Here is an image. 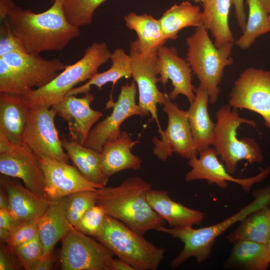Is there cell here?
<instances>
[{
    "mask_svg": "<svg viewBox=\"0 0 270 270\" xmlns=\"http://www.w3.org/2000/svg\"><path fill=\"white\" fill-rule=\"evenodd\" d=\"M4 22L32 54L62 50L80 36V28L70 24L65 15L63 0H53L52 6L40 13L15 6Z\"/></svg>",
    "mask_w": 270,
    "mask_h": 270,
    "instance_id": "cell-1",
    "label": "cell"
},
{
    "mask_svg": "<svg viewBox=\"0 0 270 270\" xmlns=\"http://www.w3.org/2000/svg\"><path fill=\"white\" fill-rule=\"evenodd\" d=\"M151 189V184L142 178L130 176L118 186L98 188L96 204L108 215L140 234L150 230L158 231L165 227L166 221L147 200V194Z\"/></svg>",
    "mask_w": 270,
    "mask_h": 270,
    "instance_id": "cell-2",
    "label": "cell"
},
{
    "mask_svg": "<svg viewBox=\"0 0 270 270\" xmlns=\"http://www.w3.org/2000/svg\"><path fill=\"white\" fill-rule=\"evenodd\" d=\"M254 200L236 214L216 224L199 228L192 226L162 228L158 232L166 233L178 238L184 244L180 252L170 262L176 268L188 258L194 257L198 263L210 256L212 246L216 239L234 224L241 221L252 212L270 204V186L254 192Z\"/></svg>",
    "mask_w": 270,
    "mask_h": 270,
    "instance_id": "cell-3",
    "label": "cell"
},
{
    "mask_svg": "<svg viewBox=\"0 0 270 270\" xmlns=\"http://www.w3.org/2000/svg\"><path fill=\"white\" fill-rule=\"evenodd\" d=\"M94 238L134 270H156L164 258V248L108 215Z\"/></svg>",
    "mask_w": 270,
    "mask_h": 270,
    "instance_id": "cell-4",
    "label": "cell"
},
{
    "mask_svg": "<svg viewBox=\"0 0 270 270\" xmlns=\"http://www.w3.org/2000/svg\"><path fill=\"white\" fill-rule=\"evenodd\" d=\"M106 43L95 42L85 50L82 57L65 68L44 86L33 90L22 97L28 106L48 108L60 101L78 84L89 80L111 56Z\"/></svg>",
    "mask_w": 270,
    "mask_h": 270,
    "instance_id": "cell-5",
    "label": "cell"
},
{
    "mask_svg": "<svg viewBox=\"0 0 270 270\" xmlns=\"http://www.w3.org/2000/svg\"><path fill=\"white\" fill-rule=\"evenodd\" d=\"M204 26L196 27L186 39L188 46L186 60L200 84L207 90L209 102L215 104L220 92L219 84L226 66L231 65L234 44L216 47Z\"/></svg>",
    "mask_w": 270,
    "mask_h": 270,
    "instance_id": "cell-6",
    "label": "cell"
},
{
    "mask_svg": "<svg viewBox=\"0 0 270 270\" xmlns=\"http://www.w3.org/2000/svg\"><path fill=\"white\" fill-rule=\"evenodd\" d=\"M238 109L233 108L232 110L229 104L218 109L213 144L218 156L231 174L236 172L239 161L246 160L253 164L263 160L260 148L254 139L237 138V130L241 124H246L256 128L254 121L240 116Z\"/></svg>",
    "mask_w": 270,
    "mask_h": 270,
    "instance_id": "cell-7",
    "label": "cell"
},
{
    "mask_svg": "<svg viewBox=\"0 0 270 270\" xmlns=\"http://www.w3.org/2000/svg\"><path fill=\"white\" fill-rule=\"evenodd\" d=\"M56 115L52 108L30 106L23 145L39 159L46 158L68 164V156L55 126Z\"/></svg>",
    "mask_w": 270,
    "mask_h": 270,
    "instance_id": "cell-8",
    "label": "cell"
},
{
    "mask_svg": "<svg viewBox=\"0 0 270 270\" xmlns=\"http://www.w3.org/2000/svg\"><path fill=\"white\" fill-rule=\"evenodd\" d=\"M0 58L11 66L12 88L16 95L21 96L46 85L66 67L58 58L46 60L28 52H13Z\"/></svg>",
    "mask_w": 270,
    "mask_h": 270,
    "instance_id": "cell-9",
    "label": "cell"
},
{
    "mask_svg": "<svg viewBox=\"0 0 270 270\" xmlns=\"http://www.w3.org/2000/svg\"><path fill=\"white\" fill-rule=\"evenodd\" d=\"M62 242V270H112L114 254L98 240L72 226Z\"/></svg>",
    "mask_w": 270,
    "mask_h": 270,
    "instance_id": "cell-10",
    "label": "cell"
},
{
    "mask_svg": "<svg viewBox=\"0 0 270 270\" xmlns=\"http://www.w3.org/2000/svg\"><path fill=\"white\" fill-rule=\"evenodd\" d=\"M157 50L144 52L136 40L130 42V56L132 60V78L136 83L139 94L138 105L144 116L151 115L158 126V132L162 130L157 114V105H163L168 96L160 91L157 83L156 68Z\"/></svg>",
    "mask_w": 270,
    "mask_h": 270,
    "instance_id": "cell-11",
    "label": "cell"
},
{
    "mask_svg": "<svg viewBox=\"0 0 270 270\" xmlns=\"http://www.w3.org/2000/svg\"><path fill=\"white\" fill-rule=\"evenodd\" d=\"M162 110L168 118L167 127L158 133L160 138L154 136L152 142L154 144L153 152L158 158L166 161L173 152L190 160L197 156L198 152L194 142L189 123L187 111L180 109L166 96Z\"/></svg>",
    "mask_w": 270,
    "mask_h": 270,
    "instance_id": "cell-12",
    "label": "cell"
},
{
    "mask_svg": "<svg viewBox=\"0 0 270 270\" xmlns=\"http://www.w3.org/2000/svg\"><path fill=\"white\" fill-rule=\"evenodd\" d=\"M228 103L232 108L258 114L270 128V71L254 68L244 70L229 94Z\"/></svg>",
    "mask_w": 270,
    "mask_h": 270,
    "instance_id": "cell-13",
    "label": "cell"
},
{
    "mask_svg": "<svg viewBox=\"0 0 270 270\" xmlns=\"http://www.w3.org/2000/svg\"><path fill=\"white\" fill-rule=\"evenodd\" d=\"M136 83L133 80L121 86L116 102H114L110 96L106 106L112 108V114L92 128L84 146L101 152L106 142L120 136V127L125 120L133 116H144L136 102Z\"/></svg>",
    "mask_w": 270,
    "mask_h": 270,
    "instance_id": "cell-14",
    "label": "cell"
},
{
    "mask_svg": "<svg viewBox=\"0 0 270 270\" xmlns=\"http://www.w3.org/2000/svg\"><path fill=\"white\" fill-rule=\"evenodd\" d=\"M198 154V158L194 156L188 160L191 170L185 176L186 182L205 180L222 188L227 187V182H231L236 183L244 192H248L254 184L262 182L270 174V167H268L254 176L236 178L228 173L224 165L220 162L214 148L209 147Z\"/></svg>",
    "mask_w": 270,
    "mask_h": 270,
    "instance_id": "cell-15",
    "label": "cell"
},
{
    "mask_svg": "<svg viewBox=\"0 0 270 270\" xmlns=\"http://www.w3.org/2000/svg\"><path fill=\"white\" fill-rule=\"evenodd\" d=\"M39 160L44 175L45 196L50 200L104 188L88 180L75 166L46 158Z\"/></svg>",
    "mask_w": 270,
    "mask_h": 270,
    "instance_id": "cell-16",
    "label": "cell"
},
{
    "mask_svg": "<svg viewBox=\"0 0 270 270\" xmlns=\"http://www.w3.org/2000/svg\"><path fill=\"white\" fill-rule=\"evenodd\" d=\"M0 172L22 180L26 188L45 196L44 175L40 160L24 145L12 144L0 153Z\"/></svg>",
    "mask_w": 270,
    "mask_h": 270,
    "instance_id": "cell-17",
    "label": "cell"
},
{
    "mask_svg": "<svg viewBox=\"0 0 270 270\" xmlns=\"http://www.w3.org/2000/svg\"><path fill=\"white\" fill-rule=\"evenodd\" d=\"M94 100L90 92L82 98L66 96L52 106L56 114L68 122L70 140L84 145L92 126L102 116V112L90 108Z\"/></svg>",
    "mask_w": 270,
    "mask_h": 270,
    "instance_id": "cell-18",
    "label": "cell"
},
{
    "mask_svg": "<svg viewBox=\"0 0 270 270\" xmlns=\"http://www.w3.org/2000/svg\"><path fill=\"white\" fill-rule=\"evenodd\" d=\"M156 68L160 82L163 85L170 80L173 89L168 94L172 100L180 94L185 96L190 104L195 98V88L192 84V70L187 61L180 57L174 46L164 45L158 48Z\"/></svg>",
    "mask_w": 270,
    "mask_h": 270,
    "instance_id": "cell-19",
    "label": "cell"
},
{
    "mask_svg": "<svg viewBox=\"0 0 270 270\" xmlns=\"http://www.w3.org/2000/svg\"><path fill=\"white\" fill-rule=\"evenodd\" d=\"M1 186L6 191L8 199V210L19 222L40 218L47 208L50 201L19 182L2 175Z\"/></svg>",
    "mask_w": 270,
    "mask_h": 270,
    "instance_id": "cell-20",
    "label": "cell"
},
{
    "mask_svg": "<svg viewBox=\"0 0 270 270\" xmlns=\"http://www.w3.org/2000/svg\"><path fill=\"white\" fill-rule=\"evenodd\" d=\"M29 108L22 96L0 92V134L13 145L23 144Z\"/></svg>",
    "mask_w": 270,
    "mask_h": 270,
    "instance_id": "cell-21",
    "label": "cell"
},
{
    "mask_svg": "<svg viewBox=\"0 0 270 270\" xmlns=\"http://www.w3.org/2000/svg\"><path fill=\"white\" fill-rule=\"evenodd\" d=\"M138 142V140L133 141L128 133L123 131L118 138L104 146L100 152V165L107 178L124 170L141 168L142 160L132 152V148Z\"/></svg>",
    "mask_w": 270,
    "mask_h": 270,
    "instance_id": "cell-22",
    "label": "cell"
},
{
    "mask_svg": "<svg viewBox=\"0 0 270 270\" xmlns=\"http://www.w3.org/2000/svg\"><path fill=\"white\" fill-rule=\"evenodd\" d=\"M146 198L152 209L172 228L199 224L205 216L202 212L174 201L166 191L152 188L148 192Z\"/></svg>",
    "mask_w": 270,
    "mask_h": 270,
    "instance_id": "cell-23",
    "label": "cell"
},
{
    "mask_svg": "<svg viewBox=\"0 0 270 270\" xmlns=\"http://www.w3.org/2000/svg\"><path fill=\"white\" fill-rule=\"evenodd\" d=\"M194 93V100L186 111L195 146L199 152L213 146L216 124L208 113L207 90L199 84L195 88Z\"/></svg>",
    "mask_w": 270,
    "mask_h": 270,
    "instance_id": "cell-24",
    "label": "cell"
},
{
    "mask_svg": "<svg viewBox=\"0 0 270 270\" xmlns=\"http://www.w3.org/2000/svg\"><path fill=\"white\" fill-rule=\"evenodd\" d=\"M65 197L50 202L38 224V235L42 244L43 257L51 253L57 244L66 234L72 226L65 212Z\"/></svg>",
    "mask_w": 270,
    "mask_h": 270,
    "instance_id": "cell-25",
    "label": "cell"
},
{
    "mask_svg": "<svg viewBox=\"0 0 270 270\" xmlns=\"http://www.w3.org/2000/svg\"><path fill=\"white\" fill-rule=\"evenodd\" d=\"M230 0H208L203 6V25L214 38V44L220 48L234 44L235 40L228 24Z\"/></svg>",
    "mask_w": 270,
    "mask_h": 270,
    "instance_id": "cell-26",
    "label": "cell"
},
{
    "mask_svg": "<svg viewBox=\"0 0 270 270\" xmlns=\"http://www.w3.org/2000/svg\"><path fill=\"white\" fill-rule=\"evenodd\" d=\"M63 148L69 158L90 182L102 187L108 181L103 174L100 165V152L76 142L62 140Z\"/></svg>",
    "mask_w": 270,
    "mask_h": 270,
    "instance_id": "cell-27",
    "label": "cell"
},
{
    "mask_svg": "<svg viewBox=\"0 0 270 270\" xmlns=\"http://www.w3.org/2000/svg\"><path fill=\"white\" fill-rule=\"evenodd\" d=\"M270 262L266 244L243 240L234 243L225 267L247 270H265L270 266Z\"/></svg>",
    "mask_w": 270,
    "mask_h": 270,
    "instance_id": "cell-28",
    "label": "cell"
},
{
    "mask_svg": "<svg viewBox=\"0 0 270 270\" xmlns=\"http://www.w3.org/2000/svg\"><path fill=\"white\" fill-rule=\"evenodd\" d=\"M158 20L168 40L176 39L178 32L184 28L203 25L202 12L200 8L188 0L172 6Z\"/></svg>",
    "mask_w": 270,
    "mask_h": 270,
    "instance_id": "cell-29",
    "label": "cell"
},
{
    "mask_svg": "<svg viewBox=\"0 0 270 270\" xmlns=\"http://www.w3.org/2000/svg\"><path fill=\"white\" fill-rule=\"evenodd\" d=\"M110 59L112 64L108 70L102 72H96L86 83L72 89L66 96H76L78 94L90 92L92 86L100 90L104 84L110 82H112L114 87L120 78L132 77L131 58L122 48H118L112 52Z\"/></svg>",
    "mask_w": 270,
    "mask_h": 270,
    "instance_id": "cell-30",
    "label": "cell"
},
{
    "mask_svg": "<svg viewBox=\"0 0 270 270\" xmlns=\"http://www.w3.org/2000/svg\"><path fill=\"white\" fill-rule=\"evenodd\" d=\"M126 27L137 34V41L144 52L157 50L168 40L158 19L147 14H138L130 12L124 17Z\"/></svg>",
    "mask_w": 270,
    "mask_h": 270,
    "instance_id": "cell-31",
    "label": "cell"
},
{
    "mask_svg": "<svg viewBox=\"0 0 270 270\" xmlns=\"http://www.w3.org/2000/svg\"><path fill=\"white\" fill-rule=\"evenodd\" d=\"M227 237L234 244L239 240H250L266 244L270 237V207L268 206L250 214Z\"/></svg>",
    "mask_w": 270,
    "mask_h": 270,
    "instance_id": "cell-32",
    "label": "cell"
},
{
    "mask_svg": "<svg viewBox=\"0 0 270 270\" xmlns=\"http://www.w3.org/2000/svg\"><path fill=\"white\" fill-rule=\"evenodd\" d=\"M248 15L242 34L235 44L242 50L248 48L259 36L270 32L268 14L259 0H246Z\"/></svg>",
    "mask_w": 270,
    "mask_h": 270,
    "instance_id": "cell-33",
    "label": "cell"
},
{
    "mask_svg": "<svg viewBox=\"0 0 270 270\" xmlns=\"http://www.w3.org/2000/svg\"><path fill=\"white\" fill-rule=\"evenodd\" d=\"M107 0H63L65 15L70 24L80 27L90 24L95 11Z\"/></svg>",
    "mask_w": 270,
    "mask_h": 270,
    "instance_id": "cell-34",
    "label": "cell"
},
{
    "mask_svg": "<svg viewBox=\"0 0 270 270\" xmlns=\"http://www.w3.org/2000/svg\"><path fill=\"white\" fill-rule=\"evenodd\" d=\"M97 197L98 189L80 191L65 196L66 214L73 226L90 208L96 204Z\"/></svg>",
    "mask_w": 270,
    "mask_h": 270,
    "instance_id": "cell-35",
    "label": "cell"
},
{
    "mask_svg": "<svg viewBox=\"0 0 270 270\" xmlns=\"http://www.w3.org/2000/svg\"><path fill=\"white\" fill-rule=\"evenodd\" d=\"M17 259L26 270H34L44 256V249L38 234L32 240L13 250Z\"/></svg>",
    "mask_w": 270,
    "mask_h": 270,
    "instance_id": "cell-36",
    "label": "cell"
},
{
    "mask_svg": "<svg viewBox=\"0 0 270 270\" xmlns=\"http://www.w3.org/2000/svg\"><path fill=\"white\" fill-rule=\"evenodd\" d=\"M106 215L104 208L96 204L84 214L74 227L86 235L94 237L100 230Z\"/></svg>",
    "mask_w": 270,
    "mask_h": 270,
    "instance_id": "cell-37",
    "label": "cell"
},
{
    "mask_svg": "<svg viewBox=\"0 0 270 270\" xmlns=\"http://www.w3.org/2000/svg\"><path fill=\"white\" fill-rule=\"evenodd\" d=\"M39 218L19 222L6 242L7 246L13 250L18 246L34 238L38 234Z\"/></svg>",
    "mask_w": 270,
    "mask_h": 270,
    "instance_id": "cell-38",
    "label": "cell"
},
{
    "mask_svg": "<svg viewBox=\"0 0 270 270\" xmlns=\"http://www.w3.org/2000/svg\"><path fill=\"white\" fill-rule=\"evenodd\" d=\"M0 57L13 52H28L6 22L0 26Z\"/></svg>",
    "mask_w": 270,
    "mask_h": 270,
    "instance_id": "cell-39",
    "label": "cell"
},
{
    "mask_svg": "<svg viewBox=\"0 0 270 270\" xmlns=\"http://www.w3.org/2000/svg\"><path fill=\"white\" fill-rule=\"evenodd\" d=\"M18 223L19 222L12 216L8 210L0 208V240L6 242Z\"/></svg>",
    "mask_w": 270,
    "mask_h": 270,
    "instance_id": "cell-40",
    "label": "cell"
},
{
    "mask_svg": "<svg viewBox=\"0 0 270 270\" xmlns=\"http://www.w3.org/2000/svg\"><path fill=\"white\" fill-rule=\"evenodd\" d=\"M14 253L8 246L1 244L0 248V270H14L18 269V264L13 256Z\"/></svg>",
    "mask_w": 270,
    "mask_h": 270,
    "instance_id": "cell-41",
    "label": "cell"
},
{
    "mask_svg": "<svg viewBox=\"0 0 270 270\" xmlns=\"http://www.w3.org/2000/svg\"><path fill=\"white\" fill-rule=\"evenodd\" d=\"M234 6L235 16L238 24L242 32L244 30L246 24V15L244 7V0H230Z\"/></svg>",
    "mask_w": 270,
    "mask_h": 270,
    "instance_id": "cell-42",
    "label": "cell"
},
{
    "mask_svg": "<svg viewBox=\"0 0 270 270\" xmlns=\"http://www.w3.org/2000/svg\"><path fill=\"white\" fill-rule=\"evenodd\" d=\"M16 6L12 0H0V21L4 22L9 12Z\"/></svg>",
    "mask_w": 270,
    "mask_h": 270,
    "instance_id": "cell-43",
    "label": "cell"
},
{
    "mask_svg": "<svg viewBox=\"0 0 270 270\" xmlns=\"http://www.w3.org/2000/svg\"><path fill=\"white\" fill-rule=\"evenodd\" d=\"M54 262L52 253L44 256L37 264L34 270H49L53 266Z\"/></svg>",
    "mask_w": 270,
    "mask_h": 270,
    "instance_id": "cell-44",
    "label": "cell"
},
{
    "mask_svg": "<svg viewBox=\"0 0 270 270\" xmlns=\"http://www.w3.org/2000/svg\"><path fill=\"white\" fill-rule=\"evenodd\" d=\"M112 270H134L126 262L120 259H114L112 264Z\"/></svg>",
    "mask_w": 270,
    "mask_h": 270,
    "instance_id": "cell-45",
    "label": "cell"
},
{
    "mask_svg": "<svg viewBox=\"0 0 270 270\" xmlns=\"http://www.w3.org/2000/svg\"><path fill=\"white\" fill-rule=\"evenodd\" d=\"M4 188L1 187L0 192V208L8 210L9 204L8 194Z\"/></svg>",
    "mask_w": 270,
    "mask_h": 270,
    "instance_id": "cell-46",
    "label": "cell"
},
{
    "mask_svg": "<svg viewBox=\"0 0 270 270\" xmlns=\"http://www.w3.org/2000/svg\"><path fill=\"white\" fill-rule=\"evenodd\" d=\"M259 1L269 14L270 12V0H259Z\"/></svg>",
    "mask_w": 270,
    "mask_h": 270,
    "instance_id": "cell-47",
    "label": "cell"
},
{
    "mask_svg": "<svg viewBox=\"0 0 270 270\" xmlns=\"http://www.w3.org/2000/svg\"><path fill=\"white\" fill-rule=\"evenodd\" d=\"M192 0L196 2H201L202 5L204 6L206 4L208 0Z\"/></svg>",
    "mask_w": 270,
    "mask_h": 270,
    "instance_id": "cell-48",
    "label": "cell"
},
{
    "mask_svg": "<svg viewBox=\"0 0 270 270\" xmlns=\"http://www.w3.org/2000/svg\"><path fill=\"white\" fill-rule=\"evenodd\" d=\"M266 245H267V246H268V252H269V255H270V237L269 238V240L266 244Z\"/></svg>",
    "mask_w": 270,
    "mask_h": 270,
    "instance_id": "cell-49",
    "label": "cell"
},
{
    "mask_svg": "<svg viewBox=\"0 0 270 270\" xmlns=\"http://www.w3.org/2000/svg\"><path fill=\"white\" fill-rule=\"evenodd\" d=\"M268 22H269V24L270 26V12L269 13L268 16Z\"/></svg>",
    "mask_w": 270,
    "mask_h": 270,
    "instance_id": "cell-50",
    "label": "cell"
},
{
    "mask_svg": "<svg viewBox=\"0 0 270 270\" xmlns=\"http://www.w3.org/2000/svg\"></svg>",
    "mask_w": 270,
    "mask_h": 270,
    "instance_id": "cell-51",
    "label": "cell"
}]
</instances>
